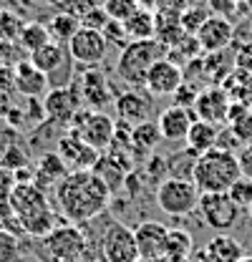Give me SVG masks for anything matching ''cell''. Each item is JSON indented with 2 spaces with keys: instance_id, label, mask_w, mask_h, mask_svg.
I'll return each mask as SVG.
<instances>
[{
  "instance_id": "cell-31",
  "label": "cell",
  "mask_w": 252,
  "mask_h": 262,
  "mask_svg": "<svg viewBox=\"0 0 252 262\" xmlns=\"http://www.w3.org/2000/svg\"><path fill=\"white\" fill-rule=\"evenodd\" d=\"M23 28H26V20H23L18 13H13V10H0V40L18 43Z\"/></svg>"
},
{
  "instance_id": "cell-33",
  "label": "cell",
  "mask_w": 252,
  "mask_h": 262,
  "mask_svg": "<svg viewBox=\"0 0 252 262\" xmlns=\"http://www.w3.org/2000/svg\"><path fill=\"white\" fill-rule=\"evenodd\" d=\"M229 196L235 199V204H237L240 209H247L252 204V179L240 177V179L229 187Z\"/></svg>"
},
{
  "instance_id": "cell-42",
  "label": "cell",
  "mask_w": 252,
  "mask_h": 262,
  "mask_svg": "<svg viewBox=\"0 0 252 262\" xmlns=\"http://www.w3.org/2000/svg\"><path fill=\"white\" fill-rule=\"evenodd\" d=\"M166 0H139V5L141 8H146V10H157V8H161Z\"/></svg>"
},
{
  "instance_id": "cell-21",
  "label": "cell",
  "mask_w": 252,
  "mask_h": 262,
  "mask_svg": "<svg viewBox=\"0 0 252 262\" xmlns=\"http://www.w3.org/2000/svg\"><path fill=\"white\" fill-rule=\"evenodd\" d=\"M46 86H48V76L43 71H38L28 58L15 63V91L20 96H26V98L40 96L46 91Z\"/></svg>"
},
{
  "instance_id": "cell-39",
  "label": "cell",
  "mask_w": 252,
  "mask_h": 262,
  "mask_svg": "<svg viewBox=\"0 0 252 262\" xmlns=\"http://www.w3.org/2000/svg\"><path fill=\"white\" fill-rule=\"evenodd\" d=\"M237 164H240V174L252 179V144H242V146H240Z\"/></svg>"
},
{
  "instance_id": "cell-28",
  "label": "cell",
  "mask_w": 252,
  "mask_h": 262,
  "mask_svg": "<svg viewBox=\"0 0 252 262\" xmlns=\"http://www.w3.org/2000/svg\"><path fill=\"white\" fill-rule=\"evenodd\" d=\"M194 252V237L187 229L177 227L166 232V245H164V257H192Z\"/></svg>"
},
{
  "instance_id": "cell-44",
  "label": "cell",
  "mask_w": 252,
  "mask_h": 262,
  "mask_svg": "<svg viewBox=\"0 0 252 262\" xmlns=\"http://www.w3.org/2000/svg\"><path fill=\"white\" fill-rule=\"evenodd\" d=\"M240 262H252V255H245V257H242Z\"/></svg>"
},
{
  "instance_id": "cell-30",
  "label": "cell",
  "mask_w": 252,
  "mask_h": 262,
  "mask_svg": "<svg viewBox=\"0 0 252 262\" xmlns=\"http://www.w3.org/2000/svg\"><path fill=\"white\" fill-rule=\"evenodd\" d=\"M23 239L13 229L0 227V262H20Z\"/></svg>"
},
{
  "instance_id": "cell-16",
  "label": "cell",
  "mask_w": 252,
  "mask_h": 262,
  "mask_svg": "<svg viewBox=\"0 0 252 262\" xmlns=\"http://www.w3.org/2000/svg\"><path fill=\"white\" fill-rule=\"evenodd\" d=\"M197 43H199V51L204 53H220L224 51L232 38H235V28H232V20L229 18H220V15H207V20L199 26V31L194 33Z\"/></svg>"
},
{
  "instance_id": "cell-11",
  "label": "cell",
  "mask_w": 252,
  "mask_h": 262,
  "mask_svg": "<svg viewBox=\"0 0 252 262\" xmlns=\"http://www.w3.org/2000/svg\"><path fill=\"white\" fill-rule=\"evenodd\" d=\"M81 96L76 83H61L56 89H51L43 98V114L48 121H56L61 126H68L73 121V116L81 111Z\"/></svg>"
},
{
  "instance_id": "cell-29",
  "label": "cell",
  "mask_w": 252,
  "mask_h": 262,
  "mask_svg": "<svg viewBox=\"0 0 252 262\" xmlns=\"http://www.w3.org/2000/svg\"><path fill=\"white\" fill-rule=\"evenodd\" d=\"M46 43H51L48 26H43V23H26V28L20 33V40H18L20 51H26V53L31 56L33 51H38V48L46 46Z\"/></svg>"
},
{
  "instance_id": "cell-24",
  "label": "cell",
  "mask_w": 252,
  "mask_h": 262,
  "mask_svg": "<svg viewBox=\"0 0 252 262\" xmlns=\"http://www.w3.org/2000/svg\"><path fill=\"white\" fill-rule=\"evenodd\" d=\"M28 61H31L38 71H43L46 76H51V73H56L58 68L63 66L66 61V48H63L61 43H46V46H40L38 51H33L31 56H28Z\"/></svg>"
},
{
  "instance_id": "cell-2",
  "label": "cell",
  "mask_w": 252,
  "mask_h": 262,
  "mask_svg": "<svg viewBox=\"0 0 252 262\" xmlns=\"http://www.w3.org/2000/svg\"><path fill=\"white\" fill-rule=\"evenodd\" d=\"M10 212L18 222V227L31 237H46L58 227V212L51 207L43 187L35 182H18L8 194Z\"/></svg>"
},
{
  "instance_id": "cell-20",
  "label": "cell",
  "mask_w": 252,
  "mask_h": 262,
  "mask_svg": "<svg viewBox=\"0 0 252 262\" xmlns=\"http://www.w3.org/2000/svg\"><path fill=\"white\" fill-rule=\"evenodd\" d=\"M242 257H245L242 242L229 237L227 232H217L199 252V262H240Z\"/></svg>"
},
{
  "instance_id": "cell-1",
  "label": "cell",
  "mask_w": 252,
  "mask_h": 262,
  "mask_svg": "<svg viewBox=\"0 0 252 262\" xmlns=\"http://www.w3.org/2000/svg\"><path fill=\"white\" fill-rule=\"evenodd\" d=\"M53 196L63 220L71 225H86L109 207L114 192L94 169H73L53 187Z\"/></svg>"
},
{
  "instance_id": "cell-15",
  "label": "cell",
  "mask_w": 252,
  "mask_h": 262,
  "mask_svg": "<svg viewBox=\"0 0 252 262\" xmlns=\"http://www.w3.org/2000/svg\"><path fill=\"white\" fill-rule=\"evenodd\" d=\"M194 119H197L194 111L187 108V106H179V103L166 106L157 116V126H159L161 139L169 141V144H184L189 129H192V124H194Z\"/></svg>"
},
{
  "instance_id": "cell-36",
  "label": "cell",
  "mask_w": 252,
  "mask_h": 262,
  "mask_svg": "<svg viewBox=\"0 0 252 262\" xmlns=\"http://www.w3.org/2000/svg\"><path fill=\"white\" fill-rule=\"evenodd\" d=\"M242 0H207V10L212 15H220V18H232L237 13V5Z\"/></svg>"
},
{
  "instance_id": "cell-40",
  "label": "cell",
  "mask_w": 252,
  "mask_h": 262,
  "mask_svg": "<svg viewBox=\"0 0 252 262\" xmlns=\"http://www.w3.org/2000/svg\"><path fill=\"white\" fill-rule=\"evenodd\" d=\"M15 91V66H0V94Z\"/></svg>"
},
{
  "instance_id": "cell-9",
  "label": "cell",
  "mask_w": 252,
  "mask_h": 262,
  "mask_svg": "<svg viewBox=\"0 0 252 262\" xmlns=\"http://www.w3.org/2000/svg\"><path fill=\"white\" fill-rule=\"evenodd\" d=\"M66 51H68L71 61L76 66L96 68L106 58V53H109V40H106V35L101 31L81 26L78 31L73 33V38L66 43Z\"/></svg>"
},
{
  "instance_id": "cell-32",
  "label": "cell",
  "mask_w": 252,
  "mask_h": 262,
  "mask_svg": "<svg viewBox=\"0 0 252 262\" xmlns=\"http://www.w3.org/2000/svg\"><path fill=\"white\" fill-rule=\"evenodd\" d=\"M139 0H106L103 3V10L111 20H119V23H126L136 10H139Z\"/></svg>"
},
{
  "instance_id": "cell-35",
  "label": "cell",
  "mask_w": 252,
  "mask_h": 262,
  "mask_svg": "<svg viewBox=\"0 0 252 262\" xmlns=\"http://www.w3.org/2000/svg\"><path fill=\"white\" fill-rule=\"evenodd\" d=\"M207 15H209V10H204V8H187L184 13H182V28H184V33H189V35H194V33L199 31V26L207 20Z\"/></svg>"
},
{
  "instance_id": "cell-27",
  "label": "cell",
  "mask_w": 252,
  "mask_h": 262,
  "mask_svg": "<svg viewBox=\"0 0 252 262\" xmlns=\"http://www.w3.org/2000/svg\"><path fill=\"white\" fill-rule=\"evenodd\" d=\"M81 28V20L76 18V15H71V13H66V10H61V13H56L51 20H48V33H51V40L53 43H61V46H66L71 38H73V33Z\"/></svg>"
},
{
  "instance_id": "cell-12",
  "label": "cell",
  "mask_w": 252,
  "mask_h": 262,
  "mask_svg": "<svg viewBox=\"0 0 252 262\" xmlns=\"http://www.w3.org/2000/svg\"><path fill=\"white\" fill-rule=\"evenodd\" d=\"M76 89H78L81 103L86 108H94V111H103L106 106H114V101H116V94H114L109 78L96 68H86L78 76Z\"/></svg>"
},
{
  "instance_id": "cell-13",
  "label": "cell",
  "mask_w": 252,
  "mask_h": 262,
  "mask_svg": "<svg viewBox=\"0 0 252 262\" xmlns=\"http://www.w3.org/2000/svg\"><path fill=\"white\" fill-rule=\"evenodd\" d=\"M182 86H184V71L169 56L159 58L157 63L152 66V71L146 76V83H144V89L152 96H174Z\"/></svg>"
},
{
  "instance_id": "cell-25",
  "label": "cell",
  "mask_w": 252,
  "mask_h": 262,
  "mask_svg": "<svg viewBox=\"0 0 252 262\" xmlns=\"http://www.w3.org/2000/svg\"><path fill=\"white\" fill-rule=\"evenodd\" d=\"M71 169L66 166L61 157H58V151H46L43 157H40V162H38V171H35V177H38V187H43V184H58L63 177L68 174Z\"/></svg>"
},
{
  "instance_id": "cell-37",
  "label": "cell",
  "mask_w": 252,
  "mask_h": 262,
  "mask_svg": "<svg viewBox=\"0 0 252 262\" xmlns=\"http://www.w3.org/2000/svg\"><path fill=\"white\" fill-rule=\"evenodd\" d=\"M101 33L106 35L109 46H111V43H119V46L124 48L126 43H129V38H126V31H124V23H119V20H109V23H106V28H103Z\"/></svg>"
},
{
  "instance_id": "cell-17",
  "label": "cell",
  "mask_w": 252,
  "mask_h": 262,
  "mask_svg": "<svg viewBox=\"0 0 252 262\" xmlns=\"http://www.w3.org/2000/svg\"><path fill=\"white\" fill-rule=\"evenodd\" d=\"M152 94L146 91H139V89H126L124 94H119L114 101V108H116V116L119 121H124L129 126H136L141 121H149L152 116Z\"/></svg>"
},
{
  "instance_id": "cell-6",
  "label": "cell",
  "mask_w": 252,
  "mask_h": 262,
  "mask_svg": "<svg viewBox=\"0 0 252 262\" xmlns=\"http://www.w3.org/2000/svg\"><path fill=\"white\" fill-rule=\"evenodd\" d=\"M73 136H78L83 144H89L91 149H96L98 154L103 149H109L114 144V134H116V121L103 114V111H94V108H81L73 121L68 124Z\"/></svg>"
},
{
  "instance_id": "cell-10",
  "label": "cell",
  "mask_w": 252,
  "mask_h": 262,
  "mask_svg": "<svg viewBox=\"0 0 252 262\" xmlns=\"http://www.w3.org/2000/svg\"><path fill=\"white\" fill-rule=\"evenodd\" d=\"M98 252L103 262H136L139 250H136L134 229L124 222H111L98 239Z\"/></svg>"
},
{
  "instance_id": "cell-14",
  "label": "cell",
  "mask_w": 252,
  "mask_h": 262,
  "mask_svg": "<svg viewBox=\"0 0 252 262\" xmlns=\"http://www.w3.org/2000/svg\"><path fill=\"white\" fill-rule=\"evenodd\" d=\"M229 108H232V98H229V94L224 89H217V86L199 91L197 98H194V106H192L197 119L209 121L215 126L229 121Z\"/></svg>"
},
{
  "instance_id": "cell-4",
  "label": "cell",
  "mask_w": 252,
  "mask_h": 262,
  "mask_svg": "<svg viewBox=\"0 0 252 262\" xmlns=\"http://www.w3.org/2000/svg\"><path fill=\"white\" fill-rule=\"evenodd\" d=\"M159 58H164V43H159L157 38L131 40L119 53L116 76L124 81L129 89H141L146 83V76H149L152 66L157 63Z\"/></svg>"
},
{
  "instance_id": "cell-23",
  "label": "cell",
  "mask_w": 252,
  "mask_h": 262,
  "mask_svg": "<svg viewBox=\"0 0 252 262\" xmlns=\"http://www.w3.org/2000/svg\"><path fill=\"white\" fill-rule=\"evenodd\" d=\"M124 31H126L129 43H131V40L157 38V18H154V10L139 8V10H136V13L124 23Z\"/></svg>"
},
{
  "instance_id": "cell-38",
  "label": "cell",
  "mask_w": 252,
  "mask_h": 262,
  "mask_svg": "<svg viewBox=\"0 0 252 262\" xmlns=\"http://www.w3.org/2000/svg\"><path fill=\"white\" fill-rule=\"evenodd\" d=\"M109 20H111V18L106 15V10H103V8H96V10L86 13V15L81 18V26H89V28H96V31H103Z\"/></svg>"
},
{
  "instance_id": "cell-22",
  "label": "cell",
  "mask_w": 252,
  "mask_h": 262,
  "mask_svg": "<svg viewBox=\"0 0 252 262\" xmlns=\"http://www.w3.org/2000/svg\"><path fill=\"white\" fill-rule=\"evenodd\" d=\"M217 141H220V129L215 126V124H209V121H202V119H194V124H192V129L187 134V149L192 154H204V151H209V149H215L217 146Z\"/></svg>"
},
{
  "instance_id": "cell-3",
  "label": "cell",
  "mask_w": 252,
  "mask_h": 262,
  "mask_svg": "<svg viewBox=\"0 0 252 262\" xmlns=\"http://www.w3.org/2000/svg\"><path fill=\"white\" fill-rule=\"evenodd\" d=\"M240 164L237 151L215 146L204 154H199L192 166V182L202 194L207 192H229V187L240 179Z\"/></svg>"
},
{
  "instance_id": "cell-8",
  "label": "cell",
  "mask_w": 252,
  "mask_h": 262,
  "mask_svg": "<svg viewBox=\"0 0 252 262\" xmlns=\"http://www.w3.org/2000/svg\"><path fill=\"white\" fill-rule=\"evenodd\" d=\"M43 247H46L48 257L53 262H66V260L81 262L86 257L89 242H86L83 232L78 229V225H58L51 234L43 237Z\"/></svg>"
},
{
  "instance_id": "cell-43",
  "label": "cell",
  "mask_w": 252,
  "mask_h": 262,
  "mask_svg": "<svg viewBox=\"0 0 252 262\" xmlns=\"http://www.w3.org/2000/svg\"><path fill=\"white\" fill-rule=\"evenodd\" d=\"M157 262H192L189 257H161V260H157Z\"/></svg>"
},
{
  "instance_id": "cell-46",
  "label": "cell",
  "mask_w": 252,
  "mask_h": 262,
  "mask_svg": "<svg viewBox=\"0 0 252 262\" xmlns=\"http://www.w3.org/2000/svg\"><path fill=\"white\" fill-rule=\"evenodd\" d=\"M48 3H58V5H61V3H63V0H48Z\"/></svg>"
},
{
  "instance_id": "cell-19",
  "label": "cell",
  "mask_w": 252,
  "mask_h": 262,
  "mask_svg": "<svg viewBox=\"0 0 252 262\" xmlns=\"http://www.w3.org/2000/svg\"><path fill=\"white\" fill-rule=\"evenodd\" d=\"M58 157L66 162V166L71 171L73 169H94L96 162H98V151L91 149L89 144H83L73 134H66L58 139Z\"/></svg>"
},
{
  "instance_id": "cell-41",
  "label": "cell",
  "mask_w": 252,
  "mask_h": 262,
  "mask_svg": "<svg viewBox=\"0 0 252 262\" xmlns=\"http://www.w3.org/2000/svg\"><path fill=\"white\" fill-rule=\"evenodd\" d=\"M15 58H18V53H15V43L0 40V66H5V63L15 66V63H18Z\"/></svg>"
},
{
  "instance_id": "cell-18",
  "label": "cell",
  "mask_w": 252,
  "mask_h": 262,
  "mask_svg": "<svg viewBox=\"0 0 252 262\" xmlns=\"http://www.w3.org/2000/svg\"><path fill=\"white\" fill-rule=\"evenodd\" d=\"M166 232L161 222L154 220H146V222H139L134 227V237H136V250H139V257L141 260H152L157 262L164 257V245H166Z\"/></svg>"
},
{
  "instance_id": "cell-34",
  "label": "cell",
  "mask_w": 252,
  "mask_h": 262,
  "mask_svg": "<svg viewBox=\"0 0 252 262\" xmlns=\"http://www.w3.org/2000/svg\"><path fill=\"white\" fill-rule=\"evenodd\" d=\"M103 3H106V0H63L61 10L71 13V15H76V18L81 20L86 13H91V10H96V8H103Z\"/></svg>"
},
{
  "instance_id": "cell-5",
  "label": "cell",
  "mask_w": 252,
  "mask_h": 262,
  "mask_svg": "<svg viewBox=\"0 0 252 262\" xmlns=\"http://www.w3.org/2000/svg\"><path fill=\"white\" fill-rule=\"evenodd\" d=\"M202 192L197 189V184L189 177H164L154 189V202L157 207L169 214V217H187L197 209Z\"/></svg>"
},
{
  "instance_id": "cell-45",
  "label": "cell",
  "mask_w": 252,
  "mask_h": 262,
  "mask_svg": "<svg viewBox=\"0 0 252 262\" xmlns=\"http://www.w3.org/2000/svg\"><path fill=\"white\" fill-rule=\"evenodd\" d=\"M247 214H250V220H252V204H250V207H247Z\"/></svg>"
},
{
  "instance_id": "cell-47",
  "label": "cell",
  "mask_w": 252,
  "mask_h": 262,
  "mask_svg": "<svg viewBox=\"0 0 252 262\" xmlns=\"http://www.w3.org/2000/svg\"><path fill=\"white\" fill-rule=\"evenodd\" d=\"M66 262H76V260H66Z\"/></svg>"
},
{
  "instance_id": "cell-7",
  "label": "cell",
  "mask_w": 252,
  "mask_h": 262,
  "mask_svg": "<svg viewBox=\"0 0 252 262\" xmlns=\"http://www.w3.org/2000/svg\"><path fill=\"white\" fill-rule=\"evenodd\" d=\"M202 222L215 232H229L240 222V207L235 204V199L229 196V192H207L199 196L197 204Z\"/></svg>"
},
{
  "instance_id": "cell-26",
  "label": "cell",
  "mask_w": 252,
  "mask_h": 262,
  "mask_svg": "<svg viewBox=\"0 0 252 262\" xmlns=\"http://www.w3.org/2000/svg\"><path fill=\"white\" fill-rule=\"evenodd\" d=\"M161 141L157 121H141L136 126H131V149L134 154H149L157 149V144Z\"/></svg>"
}]
</instances>
